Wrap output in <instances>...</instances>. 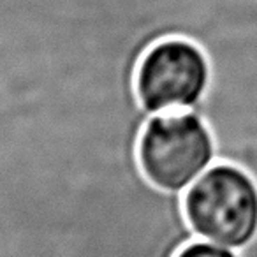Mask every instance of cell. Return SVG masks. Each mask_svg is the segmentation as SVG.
<instances>
[{"instance_id":"277c9868","label":"cell","mask_w":257,"mask_h":257,"mask_svg":"<svg viewBox=\"0 0 257 257\" xmlns=\"http://www.w3.org/2000/svg\"><path fill=\"white\" fill-rule=\"evenodd\" d=\"M175 257H238V253L227 246L217 245L203 238H196L187 243Z\"/></svg>"},{"instance_id":"3957f363","label":"cell","mask_w":257,"mask_h":257,"mask_svg":"<svg viewBox=\"0 0 257 257\" xmlns=\"http://www.w3.org/2000/svg\"><path fill=\"white\" fill-rule=\"evenodd\" d=\"M211 85L206 51L185 37L155 43L138 65L136 92L148 114L196 109Z\"/></svg>"},{"instance_id":"7a4b0ae2","label":"cell","mask_w":257,"mask_h":257,"mask_svg":"<svg viewBox=\"0 0 257 257\" xmlns=\"http://www.w3.org/2000/svg\"><path fill=\"white\" fill-rule=\"evenodd\" d=\"M183 210L197 238L243 248L257 232V187L239 168L217 162L185 190Z\"/></svg>"},{"instance_id":"6da1fadb","label":"cell","mask_w":257,"mask_h":257,"mask_svg":"<svg viewBox=\"0 0 257 257\" xmlns=\"http://www.w3.org/2000/svg\"><path fill=\"white\" fill-rule=\"evenodd\" d=\"M138 157L152 185L169 194L185 190L215 164L217 141L194 109L152 114L138 145Z\"/></svg>"}]
</instances>
